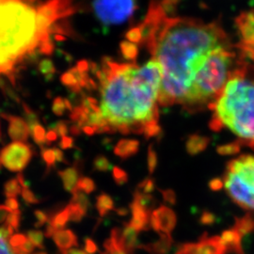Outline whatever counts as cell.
<instances>
[{
	"label": "cell",
	"instance_id": "obj_22",
	"mask_svg": "<svg viewBox=\"0 0 254 254\" xmlns=\"http://www.w3.org/2000/svg\"><path fill=\"white\" fill-rule=\"evenodd\" d=\"M30 130V135L33 137L34 141L36 142L39 146L46 144V129L41 126L40 123H37L34 126L29 127Z\"/></svg>",
	"mask_w": 254,
	"mask_h": 254
},
{
	"label": "cell",
	"instance_id": "obj_37",
	"mask_svg": "<svg viewBox=\"0 0 254 254\" xmlns=\"http://www.w3.org/2000/svg\"><path fill=\"white\" fill-rule=\"evenodd\" d=\"M154 190V181L151 178H146L143 181L140 182L136 188V191L141 192L143 194L150 193Z\"/></svg>",
	"mask_w": 254,
	"mask_h": 254
},
{
	"label": "cell",
	"instance_id": "obj_14",
	"mask_svg": "<svg viewBox=\"0 0 254 254\" xmlns=\"http://www.w3.org/2000/svg\"><path fill=\"white\" fill-rule=\"evenodd\" d=\"M55 244L60 249L61 252L70 250L72 247L78 246L77 236L71 230L59 231L53 236Z\"/></svg>",
	"mask_w": 254,
	"mask_h": 254
},
{
	"label": "cell",
	"instance_id": "obj_31",
	"mask_svg": "<svg viewBox=\"0 0 254 254\" xmlns=\"http://www.w3.org/2000/svg\"><path fill=\"white\" fill-rule=\"evenodd\" d=\"M95 189H96V186L92 179L89 177H81L74 190L89 194V193H91L95 190Z\"/></svg>",
	"mask_w": 254,
	"mask_h": 254
},
{
	"label": "cell",
	"instance_id": "obj_6",
	"mask_svg": "<svg viewBox=\"0 0 254 254\" xmlns=\"http://www.w3.org/2000/svg\"><path fill=\"white\" fill-rule=\"evenodd\" d=\"M222 184L235 203L254 211V154H242L228 162Z\"/></svg>",
	"mask_w": 254,
	"mask_h": 254
},
{
	"label": "cell",
	"instance_id": "obj_27",
	"mask_svg": "<svg viewBox=\"0 0 254 254\" xmlns=\"http://www.w3.org/2000/svg\"><path fill=\"white\" fill-rule=\"evenodd\" d=\"M72 193H73V198L71 200V202L79 205L85 212H87L90 205V201L87 198V196L85 195V193L76 190H74Z\"/></svg>",
	"mask_w": 254,
	"mask_h": 254
},
{
	"label": "cell",
	"instance_id": "obj_52",
	"mask_svg": "<svg viewBox=\"0 0 254 254\" xmlns=\"http://www.w3.org/2000/svg\"><path fill=\"white\" fill-rule=\"evenodd\" d=\"M163 193V197L165 200L171 203L174 202V194H173V191L166 190L162 192Z\"/></svg>",
	"mask_w": 254,
	"mask_h": 254
},
{
	"label": "cell",
	"instance_id": "obj_26",
	"mask_svg": "<svg viewBox=\"0 0 254 254\" xmlns=\"http://www.w3.org/2000/svg\"><path fill=\"white\" fill-rule=\"evenodd\" d=\"M92 165H93V169L95 171L102 172V173H107L112 169V165L109 162V159L106 156L102 155V154L97 155L94 158Z\"/></svg>",
	"mask_w": 254,
	"mask_h": 254
},
{
	"label": "cell",
	"instance_id": "obj_50",
	"mask_svg": "<svg viewBox=\"0 0 254 254\" xmlns=\"http://www.w3.org/2000/svg\"><path fill=\"white\" fill-rule=\"evenodd\" d=\"M57 138H58V134H57V132L54 131V130H52V129H50V130L46 133V144H47V145H49L51 142H53L55 140H57Z\"/></svg>",
	"mask_w": 254,
	"mask_h": 254
},
{
	"label": "cell",
	"instance_id": "obj_28",
	"mask_svg": "<svg viewBox=\"0 0 254 254\" xmlns=\"http://www.w3.org/2000/svg\"><path fill=\"white\" fill-rule=\"evenodd\" d=\"M61 80L65 86L71 88L73 92L81 91V87L79 86L75 76L73 75V73H71V71H69L67 73H64L61 77Z\"/></svg>",
	"mask_w": 254,
	"mask_h": 254
},
{
	"label": "cell",
	"instance_id": "obj_35",
	"mask_svg": "<svg viewBox=\"0 0 254 254\" xmlns=\"http://www.w3.org/2000/svg\"><path fill=\"white\" fill-rule=\"evenodd\" d=\"M66 104L65 100L62 97H57L53 102L52 105V111L54 112L57 116H63L64 112L66 111Z\"/></svg>",
	"mask_w": 254,
	"mask_h": 254
},
{
	"label": "cell",
	"instance_id": "obj_36",
	"mask_svg": "<svg viewBox=\"0 0 254 254\" xmlns=\"http://www.w3.org/2000/svg\"><path fill=\"white\" fill-rule=\"evenodd\" d=\"M27 241V238L26 236L22 234H16L9 237V244L10 248L13 250V249H18L20 247H22Z\"/></svg>",
	"mask_w": 254,
	"mask_h": 254
},
{
	"label": "cell",
	"instance_id": "obj_38",
	"mask_svg": "<svg viewBox=\"0 0 254 254\" xmlns=\"http://www.w3.org/2000/svg\"><path fill=\"white\" fill-rule=\"evenodd\" d=\"M22 197L23 200L26 201L27 204H37L39 202H41V200L39 198H37L34 195V193L30 190L29 189H22Z\"/></svg>",
	"mask_w": 254,
	"mask_h": 254
},
{
	"label": "cell",
	"instance_id": "obj_56",
	"mask_svg": "<svg viewBox=\"0 0 254 254\" xmlns=\"http://www.w3.org/2000/svg\"><path fill=\"white\" fill-rule=\"evenodd\" d=\"M62 254H87L85 251L82 250H77V249H70L64 252H61Z\"/></svg>",
	"mask_w": 254,
	"mask_h": 254
},
{
	"label": "cell",
	"instance_id": "obj_53",
	"mask_svg": "<svg viewBox=\"0 0 254 254\" xmlns=\"http://www.w3.org/2000/svg\"><path fill=\"white\" fill-rule=\"evenodd\" d=\"M81 127H79L77 124L73 125V126L70 127V129H69L70 133H71L72 135H73V136H79L80 133H81Z\"/></svg>",
	"mask_w": 254,
	"mask_h": 254
},
{
	"label": "cell",
	"instance_id": "obj_23",
	"mask_svg": "<svg viewBox=\"0 0 254 254\" xmlns=\"http://www.w3.org/2000/svg\"><path fill=\"white\" fill-rule=\"evenodd\" d=\"M22 192V187L17 179H10L4 185V194L8 198H15Z\"/></svg>",
	"mask_w": 254,
	"mask_h": 254
},
{
	"label": "cell",
	"instance_id": "obj_40",
	"mask_svg": "<svg viewBox=\"0 0 254 254\" xmlns=\"http://www.w3.org/2000/svg\"><path fill=\"white\" fill-rule=\"evenodd\" d=\"M156 165H157L156 154L153 149V146H150L148 150V169L150 173H154Z\"/></svg>",
	"mask_w": 254,
	"mask_h": 254
},
{
	"label": "cell",
	"instance_id": "obj_57",
	"mask_svg": "<svg viewBox=\"0 0 254 254\" xmlns=\"http://www.w3.org/2000/svg\"><path fill=\"white\" fill-rule=\"evenodd\" d=\"M115 211H116V213L120 215V216H127V214H128V209L124 208V207H122V208L118 209H114Z\"/></svg>",
	"mask_w": 254,
	"mask_h": 254
},
{
	"label": "cell",
	"instance_id": "obj_63",
	"mask_svg": "<svg viewBox=\"0 0 254 254\" xmlns=\"http://www.w3.org/2000/svg\"><path fill=\"white\" fill-rule=\"evenodd\" d=\"M1 166H2V164H1V161H0V171H1Z\"/></svg>",
	"mask_w": 254,
	"mask_h": 254
},
{
	"label": "cell",
	"instance_id": "obj_34",
	"mask_svg": "<svg viewBox=\"0 0 254 254\" xmlns=\"http://www.w3.org/2000/svg\"><path fill=\"white\" fill-rule=\"evenodd\" d=\"M113 179L117 185L122 186V185L127 184L128 182V174L123 169H121L119 167H114L113 168Z\"/></svg>",
	"mask_w": 254,
	"mask_h": 254
},
{
	"label": "cell",
	"instance_id": "obj_51",
	"mask_svg": "<svg viewBox=\"0 0 254 254\" xmlns=\"http://www.w3.org/2000/svg\"><path fill=\"white\" fill-rule=\"evenodd\" d=\"M54 150L55 156H56V161L58 162H66L65 161V157H64V154L63 153L62 150L58 149V148H53Z\"/></svg>",
	"mask_w": 254,
	"mask_h": 254
},
{
	"label": "cell",
	"instance_id": "obj_7",
	"mask_svg": "<svg viewBox=\"0 0 254 254\" xmlns=\"http://www.w3.org/2000/svg\"><path fill=\"white\" fill-rule=\"evenodd\" d=\"M136 0H93L95 16L106 26L119 25L131 18L136 11Z\"/></svg>",
	"mask_w": 254,
	"mask_h": 254
},
{
	"label": "cell",
	"instance_id": "obj_21",
	"mask_svg": "<svg viewBox=\"0 0 254 254\" xmlns=\"http://www.w3.org/2000/svg\"><path fill=\"white\" fill-rule=\"evenodd\" d=\"M120 49L126 60L133 63L136 62L138 55V47L136 44H133L128 41H124L120 44Z\"/></svg>",
	"mask_w": 254,
	"mask_h": 254
},
{
	"label": "cell",
	"instance_id": "obj_41",
	"mask_svg": "<svg viewBox=\"0 0 254 254\" xmlns=\"http://www.w3.org/2000/svg\"><path fill=\"white\" fill-rule=\"evenodd\" d=\"M34 216L36 218L37 221L35 223V227L40 228L44 226L46 222H48L49 219V215L46 214V212L42 211V210H36L34 212Z\"/></svg>",
	"mask_w": 254,
	"mask_h": 254
},
{
	"label": "cell",
	"instance_id": "obj_11",
	"mask_svg": "<svg viewBox=\"0 0 254 254\" xmlns=\"http://www.w3.org/2000/svg\"><path fill=\"white\" fill-rule=\"evenodd\" d=\"M3 118L9 122L8 133L10 138L14 141L26 142L30 135L29 127L24 119L13 115L3 114Z\"/></svg>",
	"mask_w": 254,
	"mask_h": 254
},
{
	"label": "cell",
	"instance_id": "obj_17",
	"mask_svg": "<svg viewBox=\"0 0 254 254\" xmlns=\"http://www.w3.org/2000/svg\"><path fill=\"white\" fill-rule=\"evenodd\" d=\"M171 237L168 235H161V238L153 244L140 245L139 249H143L146 252L152 254H165L168 253L171 247Z\"/></svg>",
	"mask_w": 254,
	"mask_h": 254
},
{
	"label": "cell",
	"instance_id": "obj_24",
	"mask_svg": "<svg viewBox=\"0 0 254 254\" xmlns=\"http://www.w3.org/2000/svg\"><path fill=\"white\" fill-rule=\"evenodd\" d=\"M41 155L46 165V172L45 174L47 175L52 169L56 168V156H55L54 150L49 148H44L42 149Z\"/></svg>",
	"mask_w": 254,
	"mask_h": 254
},
{
	"label": "cell",
	"instance_id": "obj_9",
	"mask_svg": "<svg viewBox=\"0 0 254 254\" xmlns=\"http://www.w3.org/2000/svg\"><path fill=\"white\" fill-rule=\"evenodd\" d=\"M237 27L240 36V54L252 60L254 64V10L242 14L238 18Z\"/></svg>",
	"mask_w": 254,
	"mask_h": 254
},
{
	"label": "cell",
	"instance_id": "obj_54",
	"mask_svg": "<svg viewBox=\"0 0 254 254\" xmlns=\"http://www.w3.org/2000/svg\"><path fill=\"white\" fill-rule=\"evenodd\" d=\"M16 179L19 182L20 186L22 187V189H28V184H27V182L26 181V179H25V177L22 173H19Z\"/></svg>",
	"mask_w": 254,
	"mask_h": 254
},
{
	"label": "cell",
	"instance_id": "obj_59",
	"mask_svg": "<svg viewBox=\"0 0 254 254\" xmlns=\"http://www.w3.org/2000/svg\"><path fill=\"white\" fill-rule=\"evenodd\" d=\"M55 40H57V41H65V40H66V37L63 36V35H61V34H56V35H55Z\"/></svg>",
	"mask_w": 254,
	"mask_h": 254
},
{
	"label": "cell",
	"instance_id": "obj_1",
	"mask_svg": "<svg viewBox=\"0 0 254 254\" xmlns=\"http://www.w3.org/2000/svg\"><path fill=\"white\" fill-rule=\"evenodd\" d=\"M172 7L161 0L151 2L147 16L139 26L143 44L161 67L159 106L183 107L194 71L212 50L232 45L217 23L170 16Z\"/></svg>",
	"mask_w": 254,
	"mask_h": 254
},
{
	"label": "cell",
	"instance_id": "obj_49",
	"mask_svg": "<svg viewBox=\"0 0 254 254\" xmlns=\"http://www.w3.org/2000/svg\"><path fill=\"white\" fill-rule=\"evenodd\" d=\"M18 249L19 250H21L22 252H24L25 254H31L34 252V250H35V246L33 245V244L27 239V242H26L24 245L22 246V247L18 248ZM13 250H14V249H13Z\"/></svg>",
	"mask_w": 254,
	"mask_h": 254
},
{
	"label": "cell",
	"instance_id": "obj_61",
	"mask_svg": "<svg viewBox=\"0 0 254 254\" xmlns=\"http://www.w3.org/2000/svg\"><path fill=\"white\" fill-rule=\"evenodd\" d=\"M46 254V253H44V252H40V253H36V254Z\"/></svg>",
	"mask_w": 254,
	"mask_h": 254
},
{
	"label": "cell",
	"instance_id": "obj_55",
	"mask_svg": "<svg viewBox=\"0 0 254 254\" xmlns=\"http://www.w3.org/2000/svg\"><path fill=\"white\" fill-rule=\"evenodd\" d=\"M82 131H83L86 135H88V136H92V135H94V134L96 133V132H95V129L92 127H90V126H86V127H82Z\"/></svg>",
	"mask_w": 254,
	"mask_h": 254
},
{
	"label": "cell",
	"instance_id": "obj_8",
	"mask_svg": "<svg viewBox=\"0 0 254 254\" xmlns=\"http://www.w3.org/2000/svg\"><path fill=\"white\" fill-rule=\"evenodd\" d=\"M34 151L25 142L14 141L0 151L1 164L10 172H22L32 159Z\"/></svg>",
	"mask_w": 254,
	"mask_h": 254
},
{
	"label": "cell",
	"instance_id": "obj_47",
	"mask_svg": "<svg viewBox=\"0 0 254 254\" xmlns=\"http://www.w3.org/2000/svg\"><path fill=\"white\" fill-rule=\"evenodd\" d=\"M10 213H11V211L7 206L0 205V224L7 220Z\"/></svg>",
	"mask_w": 254,
	"mask_h": 254
},
{
	"label": "cell",
	"instance_id": "obj_46",
	"mask_svg": "<svg viewBox=\"0 0 254 254\" xmlns=\"http://www.w3.org/2000/svg\"><path fill=\"white\" fill-rule=\"evenodd\" d=\"M75 68L81 73H87L91 70V64L88 63L87 61H80L77 63Z\"/></svg>",
	"mask_w": 254,
	"mask_h": 254
},
{
	"label": "cell",
	"instance_id": "obj_16",
	"mask_svg": "<svg viewBox=\"0 0 254 254\" xmlns=\"http://www.w3.org/2000/svg\"><path fill=\"white\" fill-rule=\"evenodd\" d=\"M139 149V141L136 139H121L114 148V154L126 160L127 158L135 155Z\"/></svg>",
	"mask_w": 254,
	"mask_h": 254
},
{
	"label": "cell",
	"instance_id": "obj_29",
	"mask_svg": "<svg viewBox=\"0 0 254 254\" xmlns=\"http://www.w3.org/2000/svg\"><path fill=\"white\" fill-rule=\"evenodd\" d=\"M39 70H40L41 73L47 79H51L53 77L55 73H56V68H55L54 64L48 59H46V60H44L40 63Z\"/></svg>",
	"mask_w": 254,
	"mask_h": 254
},
{
	"label": "cell",
	"instance_id": "obj_45",
	"mask_svg": "<svg viewBox=\"0 0 254 254\" xmlns=\"http://www.w3.org/2000/svg\"><path fill=\"white\" fill-rule=\"evenodd\" d=\"M60 147L64 150H67V149H71L73 147V138L71 136H65L62 137V140L60 142Z\"/></svg>",
	"mask_w": 254,
	"mask_h": 254
},
{
	"label": "cell",
	"instance_id": "obj_19",
	"mask_svg": "<svg viewBox=\"0 0 254 254\" xmlns=\"http://www.w3.org/2000/svg\"><path fill=\"white\" fill-rule=\"evenodd\" d=\"M14 231L6 224L0 227V254H14L8 243V238L13 236Z\"/></svg>",
	"mask_w": 254,
	"mask_h": 254
},
{
	"label": "cell",
	"instance_id": "obj_62",
	"mask_svg": "<svg viewBox=\"0 0 254 254\" xmlns=\"http://www.w3.org/2000/svg\"><path fill=\"white\" fill-rule=\"evenodd\" d=\"M1 136H2V133H1V127H0V138H1Z\"/></svg>",
	"mask_w": 254,
	"mask_h": 254
},
{
	"label": "cell",
	"instance_id": "obj_5",
	"mask_svg": "<svg viewBox=\"0 0 254 254\" xmlns=\"http://www.w3.org/2000/svg\"><path fill=\"white\" fill-rule=\"evenodd\" d=\"M243 61L244 58L238 56L233 45L209 52L194 71L183 108L190 112L210 108Z\"/></svg>",
	"mask_w": 254,
	"mask_h": 254
},
{
	"label": "cell",
	"instance_id": "obj_39",
	"mask_svg": "<svg viewBox=\"0 0 254 254\" xmlns=\"http://www.w3.org/2000/svg\"><path fill=\"white\" fill-rule=\"evenodd\" d=\"M22 105H23V109H24V111H25V115H26L27 124L28 125V127H32L37 123H39L36 113H34L31 109H29L25 103H22Z\"/></svg>",
	"mask_w": 254,
	"mask_h": 254
},
{
	"label": "cell",
	"instance_id": "obj_32",
	"mask_svg": "<svg viewBox=\"0 0 254 254\" xmlns=\"http://www.w3.org/2000/svg\"><path fill=\"white\" fill-rule=\"evenodd\" d=\"M127 41L133 44H141L142 41V31L139 26L132 27L127 32Z\"/></svg>",
	"mask_w": 254,
	"mask_h": 254
},
{
	"label": "cell",
	"instance_id": "obj_42",
	"mask_svg": "<svg viewBox=\"0 0 254 254\" xmlns=\"http://www.w3.org/2000/svg\"><path fill=\"white\" fill-rule=\"evenodd\" d=\"M38 49L40 50L41 53H43L44 55L52 54V52L54 50V46H53V43H52L51 39H48V40L42 42L38 47Z\"/></svg>",
	"mask_w": 254,
	"mask_h": 254
},
{
	"label": "cell",
	"instance_id": "obj_30",
	"mask_svg": "<svg viewBox=\"0 0 254 254\" xmlns=\"http://www.w3.org/2000/svg\"><path fill=\"white\" fill-rule=\"evenodd\" d=\"M27 235L28 240L35 247L41 249V250H43L45 248V246H44L45 235L43 232L38 231V230H30L27 232Z\"/></svg>",
	"mask_w": 254,
	"mask_h": 254
},
{
	"label": "cell",
	"instance_id": "obj_44",
	"mask_svg": "<svg viewBox=\"0 0 254 254\" xmlns=\"http://www.w3.org/2000/svg\"><path fill=\"white\" fill-rule=\"evenodd\" d=\"M84 243H85V250L84 251L87 254H94L98 252V247L91 238H86Z\"/></svg>",
	"mask_w": 254,
	"mask_h": 254
},
{
	"label": "cell",
	"instance_id": "obj_43",
	"mask_svg": "<svg viewBox=\"0 0 254 254\" xmlns=\"http://www.w3.org/2000/svg\"><path fill=\"white\" fill-rule=\"evenodd\" d=\"M52 130L56 131L58 136H61L62 137L66 136L69 131L68 127H67V123H65L64 121H61V122H58L57 124H55L54 126L52 127Z\"/></svg>",
	"mask_w": 254,
	"mask_h": 254
},
{
	"label": "cell",
	"instance_id": "obj_3",
	"mask_svg": "<svg viewBox=\"0 0 254 254\" xmlns=\"http://www.w3.org/2000/svg\"><path fill=\"white\" fill-rule=\"evenodd\" d=\"M209 109L214 130H228L254 150V67L243 61Z\"/></svg>",
	"mask_w": 254,
	"mask_h": 254
},
{
	"label": "cell",
	"instance_id": "obj_58",
	"mask_svg": "<svg viewBox=\"0 0 254 254\" xmlns=\"http://www.w3.org/2000/svg\"><path fill=\"white\" fill-rule=\"evenodd\" d=\"M101 254H127L125 252H122V251H117V250H113V251H105L104 253H102Z\"/></svg>",
	"mask_w": 254,
	"mask_h": 254
},
{
	"label": "cell",
	"instance_id": "obj_33",
	"mask_svg": "<svg viewBox=\"0 0 254 254\" xmlns=\"http://www.w3.org/2000/svg\"><path fill=\"white\" fill-rule=\"evenodd\" d=\"M20 220H21V211L16 210L9 214V217L6 220V225L11 228L14 232L18 231Z\"/></svg>",
	"mask_w": 254,
	"mask_h": 254
},
{
	"label": "cell",
	"instance_id": "obj_20",
	"mask_svg": "<svg viewBox=\"0 0 254 254\" xmlns=\"http://www.w3.org/2000/svg\"><path fill=\"white\" fill-rule=\"evenodd\" d=\"M96 209L98 210L101 217H105L109 212L114 210V201L112 198L106 194L102 193L96 200Z\"/></svg>",
	"mask_w": 254,
	"mask_h": 254
},
{
	"label": "cell",
	"instance_id": "obj_18",
	"mask_svg": "<svg viewBox=\"0 0 254 254\" xmlns=\"http://www.w3.org/2000/svg\"><path fill=\"white\" fill-rule=\"evenodd\" d=\"M68 220H69V215H68L67 209L65 207L63 210L49 214L48 225H50L51 227L53 228L56 232H59V231L64 230Z\"/></svg>",
	"mask_w": 254,
	"mask_h": 254
},
{
	"label": "cell",
	"instance_id": "obj_25",
	"mask_svg": "<svg viewBox=\"0 0 254 254\" xmlns=\"http://www.w3.org/2000/svg\"><path fill=\"white\" fill-rule=\"evenodd\" d=\"M66 209H67V212H68V215H69V220H72L74 222L81 221L82 218H84V216L87 213L79 205L74 204L72 202H70L66 206Z\"/></svg>",
	"mask_w": 254,
	"mask_h": 254
},
{
	"label": "cell",
	"instance_id": "obj_10",
	"mask_svg": "<svg viewBox=\"0 0 254 254\" xmlns=\"http://www.w3.org/2000/svg\"><path fill=\"white\" fill-rule=\"evenodd\" d=\"M150 223L157 232H170L174 227L175 216L171 209L161 206L152 214Z\"/></svg>",
	"mask_w": 254,
	"mask_h": 254
},
{
	"label": "cell",
	"instance_id": "obj_13",
	"mask_svg": "<svg viewBox=\"0 0 254 254\" xmlns=\"http://www.w3.org/2000/svg\"><path fill=\"white\" fill-rule=\"evenodd\" d=\"M81 172V162H76L74 167L68 168L64 171H60L59 175L64 183V190L73 192L79 181V176Z\"/></svg>",
	"mask_w": 254,
	"mask_h": 254
},
{
	"label": "cell",
	"instance_id": "obj_2",
	"mask_svg": "<svg viewBox=\"0 0 254 254\" xmlns=\"http://www.w3.org/2000/svg\"><path fill=\"white\" fill-rule=\"evenodd\" d=\"M95 74L100 82L101 112L113 133L140 135L159 127L162 71L155 60L137 66L105 58Z\"/></svg>",
	"mask_w": 254,
	"mask_h": 254
},
{
	"label": "cell",
	"instance_id": "obj_15",
	"mask_svg": "<svg viewBox=\"0 0 254 254\" xmlns=\"http://www.w3.org/2000/svg\"><path fill=\"white\" fill-rule=\"evenodd\" d=\"M138 231L135 228L132 227L129 223L124 225V229H122V236H123V243L125 247V252L127 254H134L136 249H139L140 244L137 239Z\"/></svg>",
	"mask_w": 254,
	"mask_h": 254
},
{
	"label": "cell",
	"instance_id": "obj_48",
	"mask_svg": "<svg viewBox=\"0 0 254 254\" xmlns=\"http://www.w3.org/2000/svg\"><path fill=\"white\" fill-rule=\"evenodd\" d=\"M6 206H7L11 212H14V211L18 210V200H16L15 198H8V199L6 200Z\"/></svg>",
	"mask_w": 254,
	"mask_h": 254
},
{
	"label": "cell",
	"instance_id": "obj_60",
	"mask_svg": "<svg viewBox=\"0 0 254 254\" xmlns=\"http://www.w3.org/2000/svg\"><path fill=\"white\" fill-rule=\"evenodd\" d=\"M0 1H1V0H0ZM22 1H24V2H27V3H29V4H30V3L34 2L35 0H22Z\"/></svg>",
	"mask_w": 254,
	"mask_h": 254
},
{
	"label": "cell",
	"instance_id": "obj_4",
	"mask_svg": "<svg viewBox=\"0 0 254 254\" xmlns=\"http://www.w3.org/2000/svg\"><path fill=\"white\" fill-rule=\"evenodd\" d=\"M45 38L37 9L22 0L0 1V73L11 76L13 68L32 53Z\"/></svg>",
	"mask_w": 254,
	"mask_h": 254
},
{
	"label": "cell",
	"instance_id": "obj_12",
	"mask_svg": "<svg viewBox=\"0 0 254 254\" xmlns=\"http://www.w3.org/2000/svg\"><path fill=\"white\" fill-rule=\"evenodd\" d=\"M130 209L132 212V218L128 223L138 232L147 230L150 221V212L138 205L135 201L130 204Z\"/></svg>",
	"mask_w": 254,
	"mask_h": 254
}]
</instances>
